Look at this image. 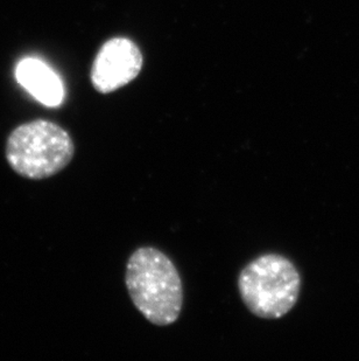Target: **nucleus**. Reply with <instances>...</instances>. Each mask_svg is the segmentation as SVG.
<instances>
[{"label": "nucleus", "instance_id": "f257e3e1", "mask_svg": "<svg viewBox=\"0 0 359 361\" xmlns=\"http://www.w3.org/2000/svg\"><path fill=\"white\" fill-rule=\"evenodd\" d=\"M125 282L133 305L149 323L168 326L179 319L182 281L165 252L153 247L137 249L126 266Z\"/></svg>", "mask_w": 359, "mask_h": 361}, {"label": "nucleus", "instance_id": "f03ea898", "mask_svg": "<svg viewBox=\"0 0 359 361\" xmlns=\"http://www.w3.org/2000/svg\"><path fill=\"white\" fill-rule=\"evenodd\" d=\"M7 163L20 177L42 180L65 170L73 161L75 144L56 123L35 120L17 126L7 138Z\"/></svg>", "mask_w": 359, "mask_h": 361}, {"label": "nucleus", "instance_id": "7ed1b4c3", "mask_svg": "<svg viewBox=\"0 0 359 361\" xmlns=\"http://www.w3.org/2000/svg\"><path fill=\"white\" fill-rule=\"evenodd\" d=\"M238 290L245 307L254 316L279 319L298 303L301 277L285 256L266 254L241 270Z\"/></svg>", "mask_w": 359, "mask_h": 361}, {"label": "nucleus", "instance_id": "20e7f679", "mask_svg": "<svg viewBox=\"0 0 359 361\" xmlns=\"http://www.w3.org/2000/svg\"><path fill=\"white\" fill-rule=\"evenodd\" d=\"M141 67L143 55L132 40L111 39L103 44L94 61L92 85L101 94H110L136 79Z\"/></svg>", "mask_w": 359, "mask_h": 361}, {"label": "nucleus", "instance_id": "39448f33", "mask_svg": "<svg viewBox=\"0 0 359 361\" xmlns=\"http://www.w3.org/2000/svg\"><path fill=\"white\" fill-rule=\"evenodd\" d=\"M19 83L44 106H58L65 99L60 76L39 59L21 60L15 69Z\"/></svg>", "mask_w": 359, "mask_h": 361}]
</instances>
